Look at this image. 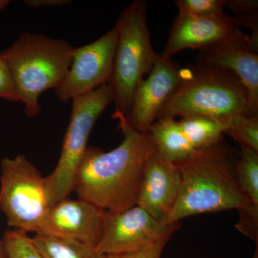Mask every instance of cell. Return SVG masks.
<instances>
[{"instance_id":"cell-1","label":"cell","mask_w":258,"mask_h":258,"mask_svg":"<svg viewBox=\"0 0 258 258\" xmlns=\"http://www.w3.org/2000/svg\"><path fill=\"white\" fill-rule=\"evenodd\" d=\"M113 118L118 120L123 141L110 152L88 147L73 191L107 212L118 213L137 205L144 164L155 149L149 134L132 128L124 115L114 113Z\"/></svg>"},{"instance_id":"cell-2","label":"cell","mask_w":258,"mask_h":258,"mask_svg":"<svg viewBox=\"0 0 258 258\" xmlns=\"http://www.w3.org/2000/svg\"><path fill=\"white\" fill-rule=\"evenodd\" d=\"M237 158L222 141L199 149L186 160L176 163L181 189L164 223L169 225L200 214L239 211L255 205L244 196L237 183Z\"/></svg>"},{"instance_id":"cell-3","label":"cell","mask_w":258,"mask_h":258,"mask_svg":"<svg viewBox=\"0 0 258 258\" xmlns=\"http://www.w3.org/2000/svg\"><path fill=\"white\" fill-rule=\"evenodd\" d=\"M74 49L62 39L25 32L0 52L29 118L41 113L39 100L42 93L55 90L63 82L72 62Z\"/></svg>"},{"instance_id":"cell-4","label":"cell","mask_w":258,"mask_h":258,"mask_svg":"<svg viewBox=\"0 0 258 258\" xmlns=\"http://www.w3.org/2000/svg\"><path fill=\"white\" fill-rule=\"evenodd\" d=\"M247 107V91L235 76L198 63L181 69V82L158 119L188 115L221 118L245 114Z\"/></svg>"},{"instance_id":"cell-5","label":"cell","mask_w":258,"mask_h":258,"mask_svg":"<svg viewBox=\"0 0 258 258\" xmlns=\"http://www.w3.org/2000/svg\"><path fill=\"white\" fill-rule=\"evenodd\" d=\"M117 34L109 85L115 113L127 115L139 83L150 73L158 54L152 47L147 23V4L134 0L120 13L114 27Z\"/></svg>"},{"instance_id":"cell-6","label":"cell","mask_w":258,"mask_h":258,"mask_svg":"<svg viewBox=\"0 0 258 258\" xmlns=\"http://www.w3.org/2000/svg\"><path fill=\"white\" fill-rule=\"evenodd\" d=\"M0 210L13 230L38 233L50 209L45 177L23 154L0 162Z\"/></svg>"},{"instance_id":"cell-7","label":"cell","mask_w":258,"mask_h":258,"mask_svg":"<svg viewBox=\"0 0 258 258\" xmlns=\"http://www.w3.org/2000/svg\"><path fill=\"white\" fill-rule=\"evenodd\" d=\"M72 102L60 158L52 174L45 177L50 207L69 198L72 192L75 176L88 147L90 135L100 115L113 103V93L109 85H103Z\"/></svg>"},{"instance_id":"cell-8","label":"cell","mask_w":258,"mask_h":258,"mask_svg":"<svg viewBox=\"0 0 258 258\" xmlns=\"http://www.w3.org/2000/svg\"><path fill=\"white\" fill-rule=\"evenodd\" d=\"M117 34L115 28L96 41L75 47L63 82L55 90L59 101L68 103L108 84L113 71Z\"/></svg>"},{"instance_id":"cell-9","label":"cell","mask_w":258,"mask_h":258,"mask_svg":"<svg viewBox=\"0 0 258 258\" xmlns=\"http://www.w3.org/2000/svg\"><path fill=\"white\" fill-rule=\"evenodd\" d=\"M179 226V222L166 225L138 205L118 213L106 212L97 248L106 255L137 252L174 233Z\"/></svg>"},{"instance_id":"cell-10","label":"cell","mask_w":258,"mask_h":258,"mask_svg":"<svg viewBox=\"0 0 258 258\" xmlns=\"http://www.w3.org/2000/svg\"><path fill=\"white\" fill-rule=\"evenodd\" d=\"M181 69L171 57L158 54L147 79L142 80L136 88L125 116L132 128L140 133H147L179 86Z\"/></svg>"},{"instance_id":"cell-11","label":"cell","mask_w":258,"mask_h":258,"mask_svg":"<svg viewBox=\"0 0 258 258\" xmlns=\"http://www.w3.org/2000/svg\"><path fill=\"white\" fill-rule=\"evenodd\" d=\"M106 217L105 210L89 202L67 198L50 207L37 234L97 247L103 234Z\"/></svg>"},{"instance_id":"cell-12","label":"cell","mask_w":258,"mask_h":258,"mask_svg":"<svg viewBox=\"0 0 258 258\" xmlns=\"http://www.w3.org/2000/svg\"><path fill=\"white\" fill-rule=\"evenodd\" d=\"M198 63L232 73L243 85L247 94L245 114L258 115V55L249 47V36L239 30L228 40L200 50Z\"/></svg>"},{"instance_id":"cell-13","label":"cell","mask_w":258,"mask_h":258,"mask_svg":"<svg viewBox=\"0 0 258 258\" xmlns=\"http://www.w3.org/2000/svg\"><path fill=\"white\" fill-rule=\"evenodd\" d=\"M240 30L234 17L177 15L161 55L171 57L186 49L205 50L228 40Z\"/></svg>"},{"instance_id":"cell-14","label":"cell","mask_w":258,"mask_h":258,"mask_svg":"<svg viewBox=\"0 0 258 258\" xmlns=\"http://www.w3.org/2000/svg\"><path fill=\"white\" fill-rule=\"evenodd\" d=\"M181 176L177 166L155 150L148 157L137 205L164 222L179 197Z\"/></svg>"},{"instance_id":"cell-15","label":"cell","mask_w":258,"mask_h":258,"mask_svg":"<svg viewBox=\"0 0 258 258\" xmlns=\"http://www.w3.org/2000/svg\"><path fill=\"white\" fill-rule=\"evenodd\" d=\"M147 134L154 149L166 160L176 164L186 160L196 152L175 118L157 119Z\"/></svg>"},{"instance_id":"cell-16","label":"cell","mask_w":258,"mask_h":258,"mask_svg":"<svg viewBox=\"0 0 258 258\" xmlns=\"http://www.w3.org/2000/svg\"><path fill=\"white\" fill-rule=\"evenodd\" d=\"M180 126L196 150L205 149L222 141L225 125L221 118L204 115L181 117Z\"/></svg>"},{"instance_id":"cell-17","label":"cell","mask_w":258,"mask_h":258,"mask_svg":"<svg viewBox=\"0 0 258 258\" xmlns=\"http://www.w3.org/2000/svg\"><path fill=\"white\" fill-rule=\"evenodd\" d=\"M34 245L43 258H106L97 247L59 238L35 234L31 237Z\"/></svg>"},{"instance_id":"cell-18","label":"cell","mask_w":258,"mask_h":258,"mask_svg":"<svg viewBox=\"0 0 258 258\" xmlns=\"http://www.w3.org/2000/svg\"><path fill=\"white\" fill-rule=\"evenodd\" d=\"M235 172L241 191L251 203L258 205V152L241 147Z\"/></svg>"},{"instance_id":"cell-19","label":"cell","mask_w":258,"mask_h":258,"mask_svg":"<svg viewBox=\"0 0 258 258\" xmlns=\"http://www.w3.org/2000/svg\"><path fill=\"white\" fill-rule=\"evenodd\" d=\"M221 119L225 125L224 134L235 139L241 147L258 152V115L236 114Z\"/></svg>"},{"instance_id":"cell-20","label":"cell","mask_w":258,"mask_h":258,"mask_svg":"<svg viewBox=\"0 0 258 258\" xmlns=\"http://www.w3.org/2000/svg\"><path fill=\"white\" fill-rule=\"evenodd\" d=\"M225 7L235 14L239 27L249 28L252 31L249 36L250 50L257 54L258 51V2L257 0H225Z\"/></svg>"},{"instance_id":"cell-21","label":"cell","mask_w":258,"mask_h":258,"mask_svg":"<svg viewBox=\"0 0 258 258\" xmlns=\"http://www.w3.org/2000/svg\"><path fill=\"white\" fill-rule=\"evenodd\" d=\"M3 239L8 258H43L26 232L8 230Z\"/></svg>"},{"instance_id":"cell-22","label":"cell","mask_w":258,"mask_h":258,"mask_svg":"<svg viewBox=\"0 0 258 258\" xmlns=\"http://www.w3.org/2000/svg\"><path fill=\"white\" fill-rule=\"evenodd\" d=\"M175 5L179 15L209 18L225 15V0H176Z\"/></svg>"},{"instance_id":"cell-23","label":"cell","mask_w":258,"mask_h":258,"mask_svg":"<svg viewBox=\"0 0 258 258\" xmlns=\"http://www.w3.org/2000/svg\"><path fill=\"white\" fill-rule=\"evenodd\" d=\"M239 212L240 219L236 227L244 235L256 241L257 244L258 205H252L249 208L239 210Z\"/></svg>"},{"instance_id":"cell-24","label":"cell","mask_w":258,"mask_h":258,"mask_svg":"<svg viewBox=\"0 0 258 258\" xmlns=\"http://www.w3.org/2000/svg\"><path fill=\"white\" fill-rule=\"evenodd\" d=\"M173 234H169L147 248L128 253L107 254L106 258H161L166 244Z\"/></svg>"},{"instance_id":"cell-25","label":"cell","mask_w":258,"mask_h":258,"mask_svg":"<svg viewBox=\"0 0 258 258\" xmlns=\"http://www.w3.org/2000/svg\"><path fill=\"white\" fill-rule=\"evenodd\" d=\"M0 99L20 103L6 64L0 57Z\"/></svg>"},{"instance_id":"cell-26","label":"cell","mask_w":258,"mask_h":258,"mask_svg":"<svg viewBox=\"0 0 258 258\" xmlns=\"http://www.w3.org/2000/svg\"><path fill=\"white\" fill-rule=\"evenodd\" d=\"M69 0H25L23 3L32 9H39L42 8H54L69 5Z\"/></svg>"},{"instance_id":"cell-27","label":"cell","mask_w":258,"mask_h":258,"mask_svg":"<svg viewBox=\"0 0 258 258\" xmlns=\"http://www.w3.org/2000/svg\"><path fill=\"white\" fill-rule=\"evenodd\" d=\"M0 258H8V252H7L6 248L4 241L3 238H0Z\"/></svg>"},{"instance_id":"cell-28","label":"cell","mask_w":258,"mask_h":258,"mask_svg":"<svg viewBox=\"0 0 258 258\" xmlns=\"http://www.w3.org/2000/svg\"><path fill=\"white\" fill-rule=\"evenodd\" d=\"M11 3L12 1L10 0H0V12L6 9Z\"/></svg>"},{"instance_id":"cell-29","label":"cell","mask_w":258,"mask_h":258,"mask_svg":"<svg viewBox=\"0 0 258 258\" xmlns=\"http://www.w3.org/2000/svg\"><path fill=\"white\" fill-rule=\"evenodd\" d=\"M252 258H257V254H256V255H254V257Z\"/></svg>"}]
</instances>
